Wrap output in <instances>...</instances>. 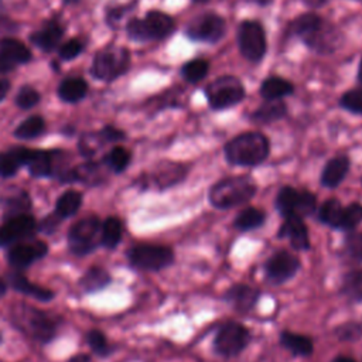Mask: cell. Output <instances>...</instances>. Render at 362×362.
I'll list each match as a JSON object with an SVG mask.
<instances>
[{"label": "cell", "instance_id": "1", "mask_svg": "<svg viewBox=\"0 0 362 362\" xmlns=\"http://www.w3.org/2000/svg\"><path fill=\"white\" fill-rule=\"evenodd\" d=\"M270 156V140L262 132L250 130L239 133L223 146V157L232 167L255 168Z\"/></svg>", "mask_w": 362, "mask_h": 362}, {"label": "cell", "instance_id": "2", "mask_svg": "<svg viewBox=\"0 0 362 362\" xmlns=\"http://www.w3.org/2000/svg\"><path fill=\"white\" fill-rule=\"evenodd\" d=\"M257 194L256 181L247 175H228L214 182L208 189V202L218 211L243 206Z\"/></svg>", "mask_w": 362, "mask_h": 362}, {"label": "cell", "instance_id": "3", "mask_svg": "<svg viewBox=\"0 0 362 362\" xmlns=\"http://www.w3.org/2000/svg\"><path fill=\"white\" fill-rule=\"evenodd\" d=\"M252 341L249 328L239 321H225L215 331L212 339L214 352L223 358L230 359L240 355Z\"/></svg>", "mask_w": 362, "mask_h": 362}, {"label": "cell", "instance_id": "4", "mask_svg": "<svg viewBox=\"0 0 362 362\" xmlns=\"http://www.w3.org/2000/svg\"><path fill=\"white\" fill-rule=\"evenodd\" d=\"M127 35L134 41H156L164 40L173 34L175 30V21L171 16L151 10L148 11L144 18H132L127 23Z\"/></svg>", "mask_w": 362, "mask_h": 362}, {"label": "cell", "instance_id": "5", "mask_svg": "<svg viewBox=\"0 0 362 362\" xmlns=\"http://www.w3.org/2000/svg\"><path fill=\"white\" fill-rule=\"evenodd\" d=\"M204 95L212 110H225L239 105L245 99L246 92L239 78L222 75L205 86Z\"/></svg>", "mask_w": 362, "mask_h": 362}, {"label": "cell", "instance_id": "6", "mask_svg": "<svg viewBox=\"0 0 362 362\" xmlns=\"http://www.w3.org/2000/svg\"><path fill=\"white\" fill-rule=\"evenodd\" d=\"M274 206L281 218L291 215L307 218L317 211V195L308 189L283 185L276 194Z\"/></svg>", "mask_w": 362, "mask_h": 362}, {"label": "cell", "instance_id": "7", "mask_svg": "<svg viewBox=\"0 0 362 362\" xmlns=\"http://www.w3.org/2000/svg\"><path fill=\"white\" fill-rule=\"evenodd\" d=\"M127 259L130 264L139 270L160 272L174 263L175 255L174 250L165 245L140 243L129 249Z\"/></svg>", "mask_w": 362, "mask_h": 362}, {"label": "cell", "instance_id": "8", "mask_svg": "<svg viewBox=\"0 0 362 362\" xmlns=\"http://www.w3.org/2000/svg\"><path fill=\"white\" fill-rule=\"evenodd\" d=\"M238 47L242 57L250 62H260L267 51L263 25L256 20H243L238 27Z\"/></svg>", "mask_w": 362, "mask_h": 362}, {"label": "cell", "instance_id": "9", "mask_svg": "<svg viewBox=\"0 0 362 362\" xmlns=\"http://www.w3.org/2000/svg\"><path fill=\"white\" fill-rule=\"evenodd\" d=\"M300 270V257L286 249H279L273 252L263 263L264 280L272 286H281L290 281Z\"/></svg>", "mask_w": 362, "mask_h": 362}, {"label": "cell", "instance_id": "10", "mask_svg": "<svg viewBox=\"0 0 362 362\" xmlns=\"http://www.w3.org/2000/svg\"><path fill=\"white\" fill-rule=\"evenodd\" d=\"M226 33V21L222 16L205 11L191 18L185 27V35L192 41L216 44Z\"/></svg>", "mask_w": 362, "mask_h": 362}, {"label": "cell", "instance_id": "11", "mask_svg": "<svg viewBox=\"0 0 362 362\" xmlns=\"http://www.w3.org/2000/svg\"><path fill=\"white\" fill-rule=\"evenodd\" d=\"M130 65V52L122 47H110L96 54L92 75L102 81H112L123 75Z\"/></svg>", "mask_w": 362, "mask_h": 362}, {"label": "cell", "instance_id": "12", "mask_svg": "<svg viewBox=\"0 0 362 362\" xmlns=\"http://www.w3.org/2000/svg\"><path fill=\"white\" fill-rule=\"evenodd\" d=\"M100 229L98 216L88 215L75 222L68 232V243L72 253L83 256L95 249V239Z\"/></svg>", "mask_w": 362, "mask_h": 362}, {"label": "cell", "instance_id": "13", "mask_svg": "<svg viewBox=\"0 0 362 362\" xmlns=\"http://www.w3.org/2000/svg\"><path fill=\"white\" fill-rule=\"evenodd\" d=\"M189 173V165L177 161H164L158 164L150 175H146L144 187L157 188L160 191L173 188L185 181Z\"/></svg>", "mask_w": 362, "mask_h": 362}, {"label": "cell", "instance_id": "14", "mask_svg": "<svg viewBox=\"0 0 362 362\" xmlns=\"http://www.w3.org/2000/svg\"><path fill=\"white\" fill-rule=\"evenodd\" d=\"M260 297L262 291L257 287L249 286L246 283H235L223 291L221 298L223 303L230 305L233 311L246 315L255 310Z\"/></svg>", "mask_w": 362, "mask_h": 362}, {"label": "cell", "instance_id": "15", "mask_svg": "<svg viewBox=\"0 0 362 362\" xmlns=\"http://www.w3.org/2000/svg\"><path fill=\"white\" fill-rule=\"evenodd\" d=\"M276 236L279 239L288 240L290 246L298 252H305V250H310V247H311L307 223L304 222V218L297 216V215L283 218V222H281Z\"/></svg>", "mask_w": 362, "mask_h": 362}, {"label": "cell", "instance_id": "16", "mask_svg": "<svg viewBox=\"0 0 362 362\" xmlns=\"http://www.w3.org/2000/svg\"><path fill=\"white\" fill-rule=\"evenodd\" d=\"M35 230V221L30 214L10 218L0 226V246L30 238Z\"/></svg>", "mask_w": 362, "mask_h": 362}, {"label": "cell", "instance_id": "17", "mask_svg": "<svg viewBox=\"0 0 362 362\" xmlns=\"http://www.w3.org/2000/svg\"><path fill=\"white\" fill-rule=\"evenodd\" d=\"M20 320L23 327L31 332V335L40 341H48L54 337V322L40 310L24 305L20 311Z\"/></svg>", "mask_w": 362, "mask_h": 362}, {"label": "cell", "instance_id": "18", "mask_svg": "<svg viewBox=\"0 0 362 362\" xmlns=\"http://www.w3.org/2000/svg\"><path fill=\"white\" fill-rule=\"evenodd\" d=\"M351 168V160L346 154H338L331 157L322 167L320 174V184L324 188L335 189L346 178Z\"/></svg>", "mask_w": 362, "mask_h": 362}, {"label": "cell", "instance_id": "19", "mask_svg": "<svg viewBox=\"0 0 362 362\" xmlns=\"http://www.w3.org/2000/svg\"><path fill=\"white\" fill-rule=\"evenodd\" d=\"M325 20L315 13H304L297 16L288 24V35L300 38L305 45L314 38V35L321 30Z\"/></svg>", "mask_w": 362, "mask_h": 362}, {"label": "cell", "instance_id": "20", "mask_svg": "<svg viewBox=\"0 0 362 362\" xmlns=\"http://www.w3.org/2000/svg\"><path fill=\"white\" fill-rule=\"evenodd\" d=\"M48 247L44 242L38 240L34 245H14L8 252V263L16 269H25L28 267L34 260L42 257L47 253Z\"/></svg>", "mask_w": 362, "mask_h": 362}, {"label": "cell", "instance_id": "21", "mask_svg": "<svg viewBox=\"0 0 362 362\" xmlns=\"http://www.w3.org/2000/svg\"><path fill=\"white\" fill-rule=\"evenodd\" d=\"M279 344L288 351L293 356L308 358L314 352V341L311 337L294 332L291 329H283L279 334Z\"/></svg>", "mask_w": 362, "mask_h": 362}, {"label": "cell", "instance_id": "22", "mask_svg": "<svg viewBox=\"0 0 362 362\" xmlns=\"http://www.w3.org/2000/svg\"><path fill=\"white\" fill-rule=\"evenodd\" d=\"M267 219V214L257 206H245L233 218V228L240 233L260 229Z\"/></svg>", "mask_w": 362, "mask_h": 362}, {"label": "cell", "instance_id": "23", "mask_svg": "<svg viewBox=\"0 0 362 362\" xmlns=\"http://www.w3.org/2000/svg\"><path fill=\"white\" fill-rule=\"evenodd\" d=\"M287 116V105L283 99L264 100L256 110L250 113V122L256 124H270Z\"/></svg>", "mask_w": 362, "mask_h": 362}, {"label": "cell", "instance_id": "24", "mask_svg": "<svg viewBox=\"0 0 362 362\" xmlns=\"http://www.w3.org/2000/svg\"><path fill=\"white\" fill-rule=\"evenodd\" d=\"M294 92V85L283 76L272 75L263 79L259 88V93L263 100H279Z\"/></svg>", "mask_w": 362, "mask_h": 362}, {"label": "cell", "instance_id": "25", "mask_svg": "<svg viewBox=\"0 0 362 362\" xmlns=\"http://www.w3.org/2000/svg\"><path fill=\"white\" fill-rule=\"evenodd\" d=\"M24 165L28 167V171L33 177H47L51 174L52 168L51 154L48 151L28 148Z\"/></svg>", "mask_w": 362, "mask_h": 362}, {"label": "cell", "instance_id": "26", "mask_svg": "<svg viewBox=\"0 0 362 362\" xmlns=\"http://www.w3.org/2000/svg\"><path fill=\"white\" fill-rule=\"evenodd\" d=\"M339 291L352 303H362V269H354L344 274Z\"/></svg>", "mask_w": 362, "mask_h": 362}, {"label": "cell", "instance_id": "27", "mask_svg": "<svg viewBox=\"0 0 362 362\" xmlns=\"http://www.w3.org/2000/svg\"><path fill=\"white\" fill-rule=\"evenodd\" d=\"M27 150L25 147H16L10 151L0 153V177H13L18 167L24 165Z\"/></svg>", "mask_w": 362, "mask_h": 362}, {"label": "cell", "instance_id": "28", "mask_svg": "<svg viewBox=\"0 0 362 362\" xmlns=\"http://www.w3.org/2000/svg\"><path fill=\"white\" fill-rule=\"evenodd\" d=\"M10 284L17 291L24 293V294L31 296V297H35V298H38L41 301H48V300H51L54 297L52 291H49L48 288H44V287H40L37 284L30 283L25 279V276H23L21 273H11L10 274Z\"/></svg>", "mask_w": 362, "mask_h": 362}, {"label": "cell", "instance_id": "29", "mask_svg": "<svg viewBox=\"0 0 362 362\" xmlns=\"http://www.w3.org/2000/svg\"><path fill=\"white\" fill-rule=\"evenodd\" d=\"M342 202L335 198V197H331L328 199H325L318 208H317V218L318 221L325 225V226H329L332 229H337V225H338V221H339V216H341V212H342Z\"/></svg>", "mask_w": 362, "mask_h": 362}, {"label": "cell", "instance_id": "30", "mask_svg": "<svg viewBox=\"0 0 362 362\" xmlns=\"http://www.w3.org/2000/svg\"><path fill=\"white\" fill-rule=\"evenodd\" d=\"M362 223V204L358 201L349 202L348 205H344L337 230L341 232H351L355 230Z\"/></svg>", "mask_w": 362, "mask_h": 362}, {"label": "cell", "instance_id": "31", "mask_svg": "<svg viewBox=\"0 0 362 362\" xmlns=\"http://www.w3.org/2000/svg\"><path fill=\"white\" fill-rule=\"evenodd\" d=\"M88 90V85L82 78H68L64 79L58 86V96L64 102H78L81 100Z\"/></svg>", "mask_w": 362, "mask_h": 362}, {"label": "cell", "instance_id": "32", "mask_svg": "<svg viewBox=\"0 0 362 362\" xmlns=\"http://www.w3.org/2000/svg\"><path fill=\"white\" fill-rule=\"evenodd\" d=\"M61 37H62V28L58 24L51 23L47 27H44L42 30L34 33L31 35V41L38 48H41L44 51H51L59 42Z\"/></svg>", "mask_w": 362, "mask_h": 362}, {"label": "cell", "instance_id": "33", "mask_svg": "<svg viewBox=\"0 0 362 362\" xmlns=\"http://www.w3.org/2000/svg\"><path fill=\"white\" fill-rule=\"evenodd\" d=\"M122 233H123V225L120 219L116 216L106 218L100 225V242L105 247H109V249L116 247L122 240Z\"/></svg>", "mask_w": 362, "mask_h": 362}, {"label": "cell", "instance_id": "34", "mask_svg": "<svg viewBox=\"0 0 362 362\" xmlns=\"http://www.w3.org/2000/svg\"><path fill=\"white\" fill-rule=\"evenodd\" d=\"M0 52L11 59L16 65L28 62L31 59L30 49L21 41L14 38H3L0 41Z\"/></svg>", "mask_w": 362, "mask_h": 362}, {"label": "cell", "instance_id": "35", "mask_svg": "<svg viewBox=\"0 0 362 362\" xmlns=\"http://www.w3.org/2000/svg\"><path fill=\"white\" fill-rule=\"evenodd\" d=\"M81 205H82V194L78 191L69 189L58 198L55 204V214L59 218H68L75 215L81 208Z\"/></svg>", "mask_w": 362, "mask_h": 362}, {"label": "cell", "instance_id": "36", "mask_svg": "<svg viewBox=\"0 0 362 362\" xmlns=\"http://www.w3.org/2000/svg\"><path fill=\"white\" fill-rule=\"evenodd\" d=\"M209 72V62L204 58H194L182 64L181 76L188 83H197L202 81Z\"/></svg>", "mask_w": 362, "mask_h": 362}, {"label": "cell", "instance_id": "37", "mask_svg": "<svg viewBox=\"0 0 362 362\" xmlns=\"http://www.w3.org/2000/svg\"><path fill=\"white\" fill-rule=\"evenodd\" d=\"M110 280H112L110 274L105 269L95 266V267H90L82 276L79 284L85 291H96L106 287L110 283Z\"/></svg>", "mask_w": 362, "mask_h": 362}, {"label": "cell", "instance_id": "38", "mask_svg": "<svg viewBox=\"0 0 362 362\" xmlns=\"http://www.w3.org/2000/svg\"><path fill=\"white\" fill-rule=\"evenodd\" d=\"M332 334L341 342H356L362 338V324L359 321H345L334 327Z\"/></svg>", "mask_w": 362, "mask_h": 362}, {"label": "cell", "instance_id": "39", "mask_svg": "<svg viewBox=\"0 0 362 362\" xmlns=\"http://www.w3.org/2000/svg\"><path fill=\"white\" fill-rule=\"evenodd\" d=\"M44 127H45V123L42 117L31 116L18 124V127L14 130V136L24 140L34 139L44 132Z\"/></svg>", "mask_w": 362, "mask_h": 362}, {"label": "cell", "instance_id": "40", "mask_svg": "<svg viewBox=\"0 0 362 362\" xmlns=\"http://www.w3.org/2000/svg\"><path fill=\"white\" fill-rule=\"evenodd\" d=\"M130 160H132L130 151L120 146L113 147L106 156V164L109 165L110 170H113L117 174L123 173L127 168V165L130 164Z\"/></svg>", "mask_w": 362, "mask_h": 362}, {"label": "cell", "instance_id": "41", "mask_svg": "<svg viewBox=\"0 0 362 362\" xmlns=\"http://www.w3.org/2000/svg\"><path fill=\"white\" fill-rule=\"evenodd\" d=\"M344 247L351 259L362 263V232L356 229L346 232L344 239Z\"/></svg>", "mask_w": 362, "mask_h": 362}, {"label": "cell", "instance_id": "42", "mask_svg": "<svg viewBox=\"0 0 362 362\" xmlns=\"http://www.w3.org/2000/svg\"><path fill=\"white\" fill-rule=\"evenodd\" d=\"M339 106L354 115L362 116V89H349L339 98Z\"/></svg>", "mask_w": 362, "mask_h": 362}, {"label": "cell", "instance_id": "43", "mask_svg": "<svg viewBox=\"0 0 362 362\" xmlns=\"http://www.w3.org/2000/svg\"><path fill=\"white\" fill-rule=\"evenodd\" d=\"M28 208H30L28 195L25 192H23L18 197H14L8 201L7 208H6V216L10 219V218H14L18 215H24Z\"/></svg>", "mask_w": 362, "mask_h": 362}, {"label": "cell", "instance_id": "44", "mask_svg": "<svg viewBox=\"0 0 362 362\" xmlns=\"http://www.w3.org/2000/svg\"><path fill=\"white\" fill-rule=\"evenodd\" d=\"M88 344L89 346L92 348V351L98 355H107L110 348H109V344L106 341V337L103 335V332L98 331V329H92L88 332Z\"/></svg>", "mask_w": 362, "mask_h": 362}, {"label": "cell", "instance_id": "45", "mask_svg": "<svg viewBox=\"0 0 362 362\" xmlns=\"http://www.w3.org/2000/svg\"><path fill=\"white\" fill-rule=\"evenodd\" d=\"M38 100H40V95L31 86H23L16 96V103L21 109H30V107L35 106L38 103Z\"/></svg>", "mask_w": 362, "mask_h": 362}, {"label": "cell", "instance_id": "46", "mask_svg": "<svg viewBox=\"0 0 362 362\" xmlns=\"http://www.w3.org/2000/svg\"><path fill=\"white\" fill-rule=\"evenodd\" d=\"M81 49H82V45L78 40H69L59 48L58 52L62 59H72L81 52Z\"/></svg>", "mask_w": 362, "mask_h": 362}, {"label": "cell", "instance_id": "47", "mask_svg": "<svg viewBox=\"0 0 362 362\" xmlns=\"http://www.w3.org/2000/svg\"><path fill=\"white\" fill-rule=\"evenodd\" d=\"M100 136L106 140V141H119L122 139H124V133L119 129H115L112 126H106L102 132Z\"/></svg>", "mask_w": 362, "mask_h": 362}, {"label": "cell", "instance_id": "48", "mask_svg": "<svg viewBox=\"0 0 362 362\" xmlns=\"http://www.w3.org/2000/svg\"><path fill=\"white\" fill-rule=\"evenodd\" d=\"M14 68H16V64H14L11 59H8L6 55H3V54L0 52V74L10 72V71H13Z\"/></svg>", "mask_w": 362, "mask_h": 362}, {"label": "cell", "instance_id": "49", "mask_svg": "<svg viewBox=\"0 0 362 362\" xmlns=\"http://www.w3.org/2000/svg\"><path fill=\"white\" fill-rule=\"evenodd\" d=\"M304 6H307L308 8H320L322 7L328 0H301Z\"/></svg>", "mask_w": 362, "mask_h": 362}, {"label": "cell", "instance_id": "50", "mask_svg": "<svg viewBox=\"0 0 362 362\" xmlns=\"http://www.w3.org/2000/svg\"><path fill=\"white\" fill-rule=\"evenodd\" d=\"M8 89H10V83H8V81H6V79H0V100H3L4 99V96L7 95V92H8Z\"/></svg>", "mask_w": 362, "mask_h": 362}, {"label": "cell", "instance_id": "51", "mask_svg": "<svg viewBox=\"0 0 362 362\" xmlns=\"http://www.w3.org/2000/svg\"><path fill=\"white\" fill-rule=\"evenodd\" d=\"M331 362H358L356 359H354L349 355H337L331 359Z\"/></svg>", "mask_w": 362, "mask_h": 362}, {"label": "cell", "instance_id": "52", "mask_svg": "<svg viewBox=\"0 0 362 362\" xmlns=\"http://www.w3.org/2000/svg\"><path fill=\"white\" fill-rule=\"evenodd\" d=\"M89 361H90L89 355H86V354H79V355H74L68 362H89Z\"/></svg>", "mask_w": 362, "mask_h": 362}, {"label": "cell", "instance_id": "53", "mask_svg": "<svg viewBox=\"0 0 362 362\" xmlns=\"http://www.w3.org/2000/svg\"><path fill=\"white\" fill-rule=\"evenodd\" d=\"M6 291H7V284H6V281L0 277V297L4 296Z\"/></svg>", "mask_w": 362, "mask_h": 362}, {"label": "cell", "instance_id": "54", "mask_svg": "<svg viewBox=\"0 0 362 362\" xmlns=\"http://www.w3.org/2000/svg\"><path fill=\"white\" fill-rule=\"evenodd\" d=\"M356 78H358L359 85L362 86V57H361V61H359V68H358V75H356Z\"/></svg>", "mask_w": 362, "mask_h": 362}, {"label": "cell", "instance_id": "55", "mask_svg": "<svg viewBox=\"0 0 362 362\" xmlns=\"http://www.w3.org/2000/svg\"><path fill=\"white\" fill-rule=\"evenodd\" d=\"M257 4H260V6H266V4H270L273 0H255Z\"/></svg>", "mask_w": 362, "mask_h": 362}, {"label": "cell", "instance_id": "56", "mask_svg": "<svg viewBox=\"0 0 362 362\" xmlns=\"http://www.w3.org/2000/svg\"><path fill=\"white\" fill-rule=\"evenodd\" d=\"M208 1H211V0H192L194 4H205V3H208Z\"/></svg>", "mask_w": 362, "mask_h": 362}, {"label": "cell", "instance_id": "57", "mask_svg": "<svg viewBox=\"0 0 362 362\" xmlns=\"http://www.w3.org/2000/svg\"><path fill=\"white\" fill-rule=\"evenodd\" d=\"M66 3H72V1H75V0H65Z\"/></svg>", "mask_w": 362, "mask_h": 362}, {"label": "cell", "instance_id": "58", "mask_svg": "<svg viewBox=\"0 0 362 362\" xmlns=\"http://www.w3.org/2000/svg\"><path fill=\"white\" fill-rule=\"evenodd\" d=\"M361 184H362V178H361Z\"/></svg>", "mask_w": 362, "mask_h": 362}, {"label": "cell", "instance_id": "59", "mask_svg": "<svg viewBox=\"0 0 362 362\" xmlns=\"http://www.w3.org/2000/svg\"><path fill=\"white\" fill-rule=\"evenodd\" d=\"M358 1H359V0H358Z\"/></svg>", "mask_w": 362, "mask_h": 362}]
</instances>
